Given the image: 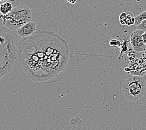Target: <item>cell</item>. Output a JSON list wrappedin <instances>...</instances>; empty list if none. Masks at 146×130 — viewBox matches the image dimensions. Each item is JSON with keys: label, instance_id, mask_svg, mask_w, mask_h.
Here are the masks:
<instances>
[{"label": "cell", "instance_id": "cell-3", "mask_svg": "<svg viewBox=\"0 0 146 130\" xmlns=\"http://www.w3.org/2000/svg\"><path fill=\"white\" fill-rule=\"evenodd\" d=\"M122 88L124 97L129 101H135L145 95L146 83L141 76H132L124 80Z\"/></svg>", "mask_w": 146, "mask_h": 130}, {"label": "cell", "instance_id": "cell-8", "mask_svg": "<svg viewBox=\"0 0 146 130\" xmlns=\"http://www.w3.org/2000/svg\"><path fill=\"white\" fill-rule=\"evenodd\" d=\"M146 19V11L140 13L137 16H135V25L137 26L140 23Z\"/></svg>", "mask_w": 146, "mask_h": 130}, {"label": "cell", "instance_id": "cell-5", "mask_svg": "<svg viewBox=\"0 0 146 130\" xmlns=\"http://www.w3.org/2000/svg\"><path fill=\"white\" fill-rule=\"evenodd\" d=\"M39 30L36 27V24L35 22L30 21L23 26L17 31V34L23 39L30 37Z\"/></svg>", "mask_w": 146, "mask_h": 130}, {"label": "cell", "instance_id": "cell-7", "mask_svg": "<svg viewBox=\"0 0 146 130\" xmlns=\"http://www.w3.org/2000/svg\"><path fill=\"white\" fill-rule=\"evenodd\" d=\"M125 25H127V26L135 25V16L133 13L130 11L126 12Z\"/></svg>", "mask_w": 146, "mask_h": 130}, {"label": "cell", "instance_id": "cell-12", "mask_svg": "<svg viewBox=\"0 0 146 130\" xmlns=\"http://www.w3.org/2000/svg\"><path fill=\"white\" fill-rule=\"evenodd\" d=\"M126 16V12L122 13L119 16V21L122 25H125V19Z\"/></svg>", "mask_w": 146, "mask_h": 130}, {"label": "cell", "instance_id": "cell-9", "mask_svg": "<svg viewBox=\"0 0 146 130\" xmlns=\"http://www.w3.org/2000/svg\"><path fill=\"white\" fill-rule=\"evenodd\" d=\"M9 72H11V71L9 69L5 67H2V66H0V81H1L3 76L7 75Z\"/></svg>", "mask_w": 146, "mask_h": 130}, {"label": "cell", "instance_id": "cell-6", "mask_svg": "<svg viewBox=\"0 0 146 130\" xmlns=\"http://www.w3.org/2000/svg\"><path fill=\"white\" fill-rule=\"evenodd\" d=\"M13 5L8 1H5L0 4V13L1 15H8L13 11Z\"/></svg>", "mask_w": 146, "mask_h": 130}, {"label": "cell", "instance_id": "cell-15", "mask_svg": "<svg viewBox=\"0 0 146 130\" xmlns=\"http://www.w3.org/2000/svg\"><path fill=\"white\" fill-rule=\"evenodd\" d=\"M5 1H8V0H0V2H5Z\"/></svg>", "mask_w": 146, "mask_h": 130}, {"label": "cell", "instance_id": "cell-11", "mask_svg": "<svg viewBox=\"0 0 146 130\" xmlns=\"http://www.w3.org/2000/svg\"><path fill=\"white\" fill-rule=\"evenodd\" d=\"M109 44H110L111 46H113V47H118V46H121V43L117 39H112L109 42Z\"/></svg>", "mask_w": 146, "mask_h": 130}, {"label": "cell", "instance_id": "cell-1", "mask_svg": "<svg viewBox=\"0 0 146 130\" xmlns=\"http://www.w3.org/2000/svg\"><path fill=\"white\" fill-rule=\"evenodd\" d=\"M19 65L36 82L51 80L67 68L69 48L65 39L47 30L36 32L18 43Z\"/></svg>", "mask_w": 146, "mask_h": 130}, {"label": "cell", "instance_id": "cell-13", "mask_svg": "<svg viewBox=\"0 0 146 130\" xmlns=\"http://www.w3.org/2000/svg\"><path fill=\"white\" fill-rule=\"evenodd\" d=\"M142 39H143L144 43L146 45V32H144L142 35Z\"/></svg>", "mask_w": 146, "mask_h": 130}, {"label": "cell", "instance_id": "cell-2", "mask_svg": "<svg viewBox=\"0 0 146 130\" xmlns=\"http://www.w3.org/2000/svg\"><path fill=\"white\" fill-rule=\"evenodd\" d=\"M32 11L26 5L18 6L13 8L9 14L0 15V26H5L11 31H16L26 23L31 21Z\"/></svg>", "mask_w": 146, "mask_h": 130}, {"label": "cell", "instance_id": "cell-4", "mask_svg": "<svg viewBox=\"0 0 146 130\" xmlns=\"http://www.w3.org/2000/svg\"><path fill=\"white\" fill-rule=\"evenodd\" d=\"M144 32L136 29L131 35V43L135 52L141 53L146 50V45L143 42L142 35Z\"/></svg>", "mask_w": 146, "mask_h": 130}, {"label": "cell", "instance_id": "cell-14", "mask_svg": "<svg viewBox=\"0 0 146 130\" xmlns=\"http://www.w3.org/2000/svg\"><path fill=\"white\" fill-rule=\"evenodd\" d=\"M76 1H77V0H68V1L71 3V4H74V3H76Z\"/></svg>", "mask_w": 146, "mask_h": 130}, {"label": "cell", "instance_id": "cell-10", "mask_svg": "<svg viewBox=\"0 0 146 130\" xmlns=\"http://www.w3.org/2000/svg\"><path fill=\"white\" fill-rule=\"evenodd\" d=\"M136 29L141 30L142 31L146 32V19L143 21H142L140 24H139L138 26H137Z\"/></svg>", "mask_w": 146, "mask_h": 130}, {"label": "cell", "instance_id": "cell-16", "mask_svg": "<svg viewBox=\"0 0 146 130\" xmlns=\"http://www.w3.org/2000/svg\"><path fill=\"white\" fill-rule=\"evenodd\" d=\"M1 43H0V46H1Z\"/></svg>", "mask_w": 146, "mask_h": 130}]
</instances>
